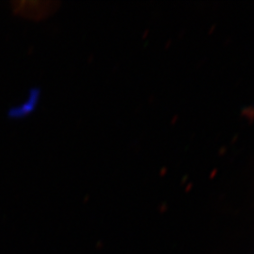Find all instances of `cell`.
<instances>
[{
  "instance_id": "obj_1",
  "label": "cell",
  "mask_w": 254,
  "mask_h": 254,
  "mask_svg": "<svg viewBox=\"0 0 254 254\" xmlns=\"http://www.w3.org/2000/svg\"><path fill=\"white\" fill-rule=\"evenodd\" d=\"M13 9L19 14L30 18H43L54 10L57 2L51 1H20L12 3Z\"/></svg>"
}]
</instances>
